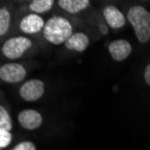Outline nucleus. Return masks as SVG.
<instances>
[{
    "label": "nucleus",
    "mask_w": 150,
    "mask_h": 150,
    "mask_svg": "<svg viewBox=\"0 0 150 150\" xmlns=\"http://www.w3.org/2000/svg\"><path fill=\"white\" fill-rule=\"evenodd\" d=\"M45 23L42 16L37 13H29L23 17L19 23L20 30L26 34H35L44 28Z\"/></svg>",
    "instance_id": "6"
},
{
    "label": "nucleus",
    "mask_w": 150,
    "mask_h": 150,
    "mask_svg": "<svg viewBox=\"0 0 150 150\" xmlns=\"http://www.w3.org/2000/svg\"><path fill=\"white\" fill-rule=\"evenodd\" d=\"M67 50H75L77 52H84L89 46V38L84 33H76L65 42Z\"/></svg>",
    "instance_id": "10"
},
{
    "label": "nucleus",
    "mask_w": 150,
    "mask_h": 150,
    "mask_svg": "<svg viewBox=\"0 0 150 150\" xmlns=\"http://www.w3.org/2000/svg\"><path fill=\"white\" fill-rule=\"evenodd\" d=\"M11 150H36V146L31 141H23Z\"/></svg>",
    "instance_id": "16"
},
{
    "label": "nucleus",
    "mask_w": 150,
    "mask_h": 150,
    "mask_svg": "<svg viewBox=\"0 0 150 150\" xmlns=\"http://www.w3.org/2000/svg\"><path fill=\"white\" fill-rule=\"evenodd\" d=\"M58 5L60 8L70 13H77L90 6L89 0H59Z\"/></svg>",
    "instance_id": "11"
},
{
    "label": "nucleus",
    "mask_w": 150,
    "mask_h": 150,
    "mask_svg": "<svg viewBox=\"0 0 150 150\" xmlns=\"http://www.w3.org/2000/svg\"><path fill=\"white\" fill-rule=\"evenodd\" d=\"M100 31H101V33H102L103 35H105V34L108 33V27H107L105 24H102V25L100 26Z\"/></svg>",
    "instance_id": "18"
},
{
    "label": "nucleus",
    "mask_w": 150,
    "mask_h": 150,
    "mask_svg": "<svg viewBox=\"0 0 150 150\" xmlns=\"http://www.w3.org/2000/svg\"><path fill=\"white\" fill-rule=\"evenodd\" d=\"M54 3L53 0H34L31 2L29 8L34 13H42L50 11Z\"/></svg>",
    "instance_id": "12"
},
{
    "label": "nucleus",
    "mask_w": 150,
    "mask_h": 150,
    "mask_svg": "<svg viewBox=\"0 0 150 150\" xmlns=\"http://www.w3.org/2000/svg\"><path fill=\"white\" fill-rule=\"evenodd\" d=\"M12 134L9 131L0 129V147L5 148L8 146L12 141Z\"/></svg>",
    "instance_id": "15"
},
{
    "label": "nucleus",
    "mask_w": 150,
    "mask_h": 150,
    "mask_svg": "<svg viewBox=\"0 0 150 150\" xmlns=\"http://www.w3.org/2000/svg\"><path fill=\"white\" fill-rule=\"evenodd\" d=\"M127 18L139 42H147L150 40V12L141 6H135L128 11Z\"/></svg>",
    "instance_id": "2"
},
{
    "label": "nucleus",
    "mask_w": 150,
    "mask_h": 150,
    "mask_svg": "<svg viewBox=\"0 0 150 150\" xmlns=\"http://www.w3.org/2000/svg\"><path fill=\"white\" fill-rule=\"evenodd\" d=\"M32 40L27 37L16 36L6 40L4 42L1 51L3 55L9 59H17L32 47Z\"/></svg>",
    "instance_id": "3"
},
{
    "label": "nucleus",
    "mask_w": 150,
    "mask_h": 150,
    "mask_svg": "<svg viewBox=\"0 0 150 150\" xmlns=\"http://www.w3.org/2000/svg\"><path fill=\"white\" fill-rule=\"evenodd\" d=\"M144 79L146 81V83L150 86V63L146 66V69L144 71Z\"/></svg>",
    "instance_id": "17"
},
{
    "label": "nucleus",
    "mask_w": 150,
    "mask_h": 150,
    "mask_svg": "<svg viewBox=\"0 0 150 150\" xmlns=\"http://www.w3.org/2000/svg\"><path fill=\"white\" fill-rule=\"evenodd\" d=\"M27 72L25 67L18 63H6L0 67V78L8 84H16L23 81Z\"/></svg>",
    "instance_id": "5"
},
{
    "label": "nucleus",
    "mask_w": 150,
    "mask_h": 150,
    "mask_svg": "<svg viewBox=\"0 0 150 150\" xmlns=\"http://www.w3.org/2000/svg\"><path fill=\"white\" fill-rule=\"evenodd\" d=\"M103 15L108 26H110L112 29H120L126 23V18L123 16V13L114 6H107L104 7Z\"/></svg>",
    "instance_id": "9"
},
{
    "label": "nucleus",
    "mask_w": 150,
    "mask_h": 150,
    "mask_svg": "<svg viewBox=\"0 0 150 150\" xmlns=\"http://www.w3.org/2000/svg\"><path fill=\"white\" fill-rule=\"evenodd\" d=\"M42 114L32 109L23 110L18 114V121L20 125L28 130H33L40 128L42 124Z\"/></svg>",
    "instance_id": "7"
},
{
    "label": "nucleus",
    "mask_w": 150,
    "mask_h": 150,
    "mask_svg": "<svg viewBox=\"0 0 150 150\" xmlns=\"http://www.w3.org/2000/svg\"><path fill=\"white\" fill-rule=\"evenodd\" d=\"M44 83L40 79H31L26 81L19 89L21 98L26 102H35L39 100L44 94Z\"/></svg>",
    "instance_id": "4"
},
{
    "label": "nucleus",
    "mask_w": 150,
    "mask_h": 150,
    "mask_svg": "<svg viewBox=\"0 0 150 150\" xmlns=\"http://www.w3.org/2000/svg\"><path fill=\"white\" fill-rule=\"evenodd\" d=\"M72 34V24L62 16H52L45 23L43 36L47 42L53 45L65 43Z\"/></svg>",
    "instance_id": "1"
},
{
    "label": "nucleus",
    "mask_w": 150,
    "mask_h": 150,
    "mask_svg": "<svg viewBox=\"0 0 150 150\" xmlns=\"http://www.w3.org/2000/svg\"><path fill=\"white\" fill-rule=\"evenodd\" d=\"M12 120L9 113L3 105L0 106V129L10 131L12 129Z\"/></svg>",
    "instance_id": "14"
},
{
    "label": "nucleus",
    "mask_w": 150,
    "mask_h": 150,
    "mask_svg": "<svg viewBox=\"0 0 150 150\" xmlns=\"http://www.w3.org/2000/svg\"><path fill=\"white\" fill-rule=\"evenodd\" d=\"M11 23V15L6 7L0 9V35L4 36L9 30Z\"/></svg>",
    "instance_id": "13"
},
{
    "label": "nucleus",
    "mask_w": 150,
    "mask_h": 150,
    "mask_svg": "<svg viewBox=\"0 0 150 150\" xmlns=\"http://www.w3.org/2000/svg\"><path fill=\"white\" fill-rule=\"evenodd\" d=\"M109 53L113 60L120 62L125 60L131 53L132 47L126 40H115L109 44Z\"/></svg>",
    "instance_id": "8"
}]
</instances>
